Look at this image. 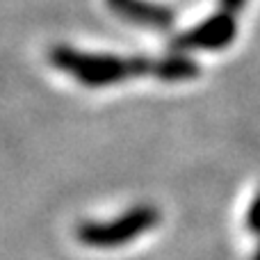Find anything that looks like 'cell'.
<instances>
[{
    "label": "cell",
    "instance_id": "1",
    "mask_svg": "<svg viewBox=\"0 0 260 260\" xmlns=\"http://www.w3.org/2000/svg\"><path fill=\"white\" fill-rule=\"evenodd\" d=\"M48 62L64 71L85 87H110L135 78H155L162 82H187L201 76V67L183 53L169 57H121L108 53H87L73 46H53L48 50Z\"/></svg>",
    "mask_w": 260,
    "mask_h": 260
},
{
    "label": "cell",
    "instance_id": "2",
    "mask_svg": "<svg viewBox=\"0 0 260 260\" xmlns=\"http://www.w3.org/2000/svg\"><path fill=\"white\" fill-rule=\"evenodd\" d=\"M157 224L160 210L151 203H142L110 221H82L76 229V238L80 244L91 249H117L135 242L139 235L153 231Z\"/></svg>",
    "mask_w": 260,
    "mask_h": 260
},
{
    "label": "cell",
    "instance_id": "3",
    "mask_svg": "<svg viewBox=\"0 0 260 260\" xmlns=\"http://www.w3.org/2000/svg\"><path fill=\"white\" fill-rule=\"evenodd\" d=\"M238 37V21L233 14L219 12L197 23L187 32L171 39V50L187 53V50H224Z\"/></svg>",
    "mask_w": 260,
    "mask_h": 260
},
{
    "label": "cell",
    "instance_id": "4",
    "mask_svg": "<svg viewBox=\"0 0 260 260\" xmlns=\"http://www.w3.org/2000/svg\"><path fill=\"white\" fill-rule=\"evenodd\" d=\"M108 9L119 18L148 30H169L174 25V12L151 0H105Z\"/></svg>",
    "mask_w": 260,
    "mask_h": 260
},
{
    "label": "cell",
    "instance_id": "5",
    "mask_svg": "<svg viewBox=\"0 0 260 260\" xmlns=\"http://www.w3.org/2000/svg\"><path fill=\"white\" fill-rule=\"evenodd\" d=\"M244 221H247L249 233L260 235V194H258V197H253V201L249 203V210H247Z\"/></svg>",
    "mask_w": 260,
    "mask_h": 260
},
{
    "label": "cell",
    "instance_id": "6",
    "mask_svg": "<svg viewBox=\"0 0 260 260\" xmlns=\"http://www.w3.org/2000/svg\"><path fill=\"white\" fill-rule=\"evenodd\" d=\"M219 5H221V12L238 14V12H242V7L247 5V0H219Z\"/></svg>",
    "mask_w": 260,
    "mask_h": 260
},
{
    "label": "cell",
    "instance_id": "7",
    "mask_svg": "<svg viewBox=\"0 0 260 260\" xmlns=\"http://www.w3.org/2000/svg\"><path fill=\"white\" fill-rule=\"evenodd\" d=\"M251 260H260V244H258V249H256V253H253Z\"/></svg>",
    "mask_w": 260,
    "mask_h": 260
}]
</instances>
